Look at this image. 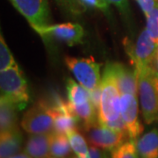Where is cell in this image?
Returning <instances> with one entry per match:
<instances>
[{"label": "cell", "instance_id": "obj_1", "mask_svg": "<svg viewBox=\"0 0 158 158\" xmlns=\"http://www.w3.org/2000/svg\"><path fill=\"white\" fill-rule=\"evenodd\" d=\"M98 123L114 130L126 132L121 118V94L112 69L106 64L101 80V98L98 110Z\"/></svg>", "mask_w": 158, "mask_h": 158}, {"label": "cell", "instance_id": "obj_2", "mask_svg": "<svg viewBox=\"0 0 158 158\" xmlns=\"http://www.w3.org/2000/svg\"><path fill=\"white\" fill-rule=\"evenodd\" d=\"M142 117L147 125L158 122V70L152 65L135 69Z\"/></svg>", "mask_w": 158, "mask_h": 158}, {"label": "cell", "instance_id": "obj_3", "mask_svg": "<svg viewBox=\"0 0 158 158\" xmlns=\"http://www.w3.org/2000/svg\"><path fill=\"white\" fill-rule=\"evenodd\" d=\"M0 90L1 99L11 102L19 111L26 107L30 100L28 85L18 64L1 71Z\"/></svg>", "mask_w": 158, "mask_h": 158}, {"label": "cell", "instance_id": "obj_4", "mask_svg": "<svg viewBox=\"0 0 158 158\" xmlns=\"http://www.w3.org/2000/svg\"><path fill=\"white\" fill-rule=\"evenodd\" d=\"M56 111L45 100H40L23 115L21 127L29 135L54 132Z\"/></svg>", "mask_w": 158, "mask_h": 158}, {"label": "cell", "instance_id": "obj_5", "mask_svg": "<svg viewBox=\"0 0 158 158\" xmlns=\"http://www.w3.org/2000/svg\"><path fill=\"white\" fill-rule=\"evenodd\" d=\"M65 62L74 77L85 89L91 91L101 85V64L97 62L93 57L77 58L67 56Z\"/></svg>", "mask_w": 158, "mask_h": 158}, {"label": "cell", "instance_id": "obj_6", "mask_svg": "<svg viewBox=\"0 0 158 158\" xmlns=\"http://www.w3.org/2000/svg\"><path fill=\"white\" fill-rule=\"evenodd\" d=\"M37 33L49 26L50 11L48 0H10Z\"/></svg>", "mask_w": 158, "mask_h": 158}, {"label": "cell", "instance_id": "obj_7", "mask_svg": "<svg viewBox=\"0 0 158 158\" xmlns=\"http://www.w3.org/2000/svg\"><path fill=\"white\" fill-rule=\"evenodd\" d=\"M87 139L90 145L113 152L120 146L128 137L126 132L114 130L98 122L85 129Z\"/></svg>", "mask_w": 158, "mask_h": 158}, {"label": "cell", "instance_id": "obj_8", "mask_svg": "<svg viewBox=\"0 0 158 158\" xmlns=\"http://www.w3.org/2000/svg\"><path fill=\"white\" fill-rule=\"evenodd\" d=\"M132 63L135 66V69L152 65L154 60L158 52V43L148 34L147 30H143L139 35L137 42L135 47L128 44L126 48Z\"/></svg>", "mask_w": 158, "mask_h": 158}, {"label": "cell", "instance_id": "obj_9", "mask_svg": "<svg viewBox=\"0 0 158 158\" xmlns=\"http://www.w3.org/2000/svg\"><path fill=\"white\" fill-rule=\"evenodd\" d=\"M38 34L45 40H55L68 46H74L82 42L85 31L82 26L77 23H62L57 25H49Z\"/></svg>", "mask_w": 158, "mask_h": 158}, {"label": "cell", "instance_id": "obj_10", "mask_svg": "<svg viewBox=\"0 0 158 158\" xmlns=\"http://www.w3.org/2000/svg\"><path fill=\"white\" fill-rule=\"evenodd\" d=\"M121 118L128 138L136 141L143 131L139 118V106L136 95L131 93L121 94Z\"/></svg>", "mask_w": 158, "mask_h": 158}, {"label": "cell", "instance_id": "obj_11", "mask_svg": "<svg viewBox=\"0 0 158 158\" xmlns=\"http://www.w3.org/2000/svg\"><path fill=\"white\" fill-rule=\"evenodd\" d=\"M108 66L112 69L116 79L120 94H138V77L135 69L126 67L118 62H110Z\"/></svg>", "mask_w": 158, "mask_h": 158}, {"label": "cell", "instance_id": "obj_12", "mask_svg": "<svg viewBox=\"0 0 158 158\" xmlns=\"http://www.w3.org/2000/svg\"><path fill=\"white\" fill-rule=\"evenodd\" d=\"M52 133L29 135L24 151L32 158H50V144Z\"/></svg>", "mask_w": 158, "mask_h": 158}, {"label": "cell", "instance_id": "obj_13", "mask_svg": "<svg viewBox=\"0 0 158 158\" xmlns=\"http://www.w3.org/2000/svg\"><path fill=\"white\" fill-rule=\"evenodd\" d=\"M23 141V135L19 127L2 132L0 136V158H8L20 152Z\"/></svg>", "mask_w": 158, "mask_h": 158}, {"label": "cell", "instance_id": "obj_14", "mask_svg": "<svg viewBox=\"0 0 158 158\" xmlns=\"http://www.w3.org/2000/svg\"><path fill=\"white\" fill-rule=\"evenodd\" d=\"M135 143L140 158H158V128L141 135Z\"/></svg>", "mask_w": 158, "mask_h": 158}, {"label": "cell", "instance_id": "obj_15", "mask_svg": "<svg viewBox=\"0 0 158 158\" xmlns=\"http://www.w3.org/2000/svg\"><path fill=\"white\" fill-rule=\"evenodd\" d=\"M70 112L83 123L84 128H88L98 123V111L91 101H87L79 105L69 103Z\"/></svg>", "mask_w": 158, "mask_h": 158}, {"label": "cell", "instance_id": "obj_16", "mask_svg": "<svg viewBox=\"0 0 158 158\" xmlns=\"http://www.w3.org/2000/svg\"><path fill=\"white\" fill-rule=\"evenodd\" d=\"M19 109L11 102L1 99L0 102V130L10 131L19 127L18 112Z\"/></svg>", "mask_w": 158, "mask_h": 158}, {"label": "cell", "instance_id": "obj_17", "mask_svg": "<svg viewBox=\"0 0 158 158\" xmlns=\"http://www.w3.org/2000/svg\"><path fill=\"white\" fill-rule=\"evenodd\" d=\"M72 148L67 135L53 132L50 144V158H72Z\"/></svg>", "mask_w": 158, "mask_h": 158}, {"label": "cell", "instance_id": "obj_18", "mask_svg": "<svg viewBox=\"0 0 158 158\" xmlns=\"http://www.w3.org/2000/svg\"><path fill=\"white\" fill-rule=\"evenodd\" d=\"M78 122L79 119L70 112L69 107L63 111H56L54 131L59 134L67 135L69 131L77 127Z\"/></svg>", "mask_w": 158, "mask_h": 158}, {"label": "cell", "instance_id": "obj_19", "mask_svg": "<svg viewBox=\"0 0 158 158\" xmlns=\"http://www.w3.org/2000/svg\"><path fill=\"white\" fill-rule=\"evenodd\" d=\"M66 90L68 102L70 104L79 105L90 100V91L71 78H67L66 80Z\"/></svg>", "mask_w": 158, "mask_h": 158}, {"label": "cell", "instance_id": "obj_20", "mask_svg": "<svg viewBox=\"0 0 158 158\" xmlns=\"http://www.w3.org/2000/svg\"><path fill=\"white\" fill-rule=\"evenodd\" d=\"M67 136L75 156L80 158L90 157L89 145L87 144L85 136L79 132L77 128L69 131Z\"/></svg>", "mask_w": 158, "mask_h": 158}, {"label": "cell", "instance_id": "obj_21", "mask_svg": "<svg viewBox=\"0 0 158 158\" xmlns=\"http://www.w3.org/2000/svg\"><path fill=\"white\" fill-rule=\"evenodd\" d=\"M112 154V158H140L135 140L129 139L115 148Z\"/></svg>", "mask_w": 158, "mask_h": 158}, {"label": "cell", "instance_id": "obj_22", "mask_svg": "<svg viewBox=\"0 0 158 158\" xmlns=\"http://www.w3.org/2000/svg\"><path fill=\"white\" fill-rule=\"evenodd\" d=\"M17 65L11 51L6 45V40L1 34L0 38V70H5Z\"/></svg>", "mask_w": 158, "mask_h": 158}, {"label": "cell", "instance_id": "obj_23", "mask_svg": "<svg viewBox=\"0 0 158 158\" xmlns=\"http://www.w3.org/2000/svg\"><path fill=\"white\" fill-rule=\"evenodd\" d=\"M146 30L149 36L158 43V5L147 16Z\"/></svg>", "mask_w": 158, "mask_h": 158}, {"label": "cell", "instance_id": "obj_24", "mask_svg": "<svg viewBox=\"0 0 158 158\" xmlns=\"http://www.w3.org/2000/svg\"><path fill=\"white\" fill-rule=\"evenodd\" d=\"M84 9L85 8H92L98 9L104 12L109 11V4L105 0H77Z\"/></svg>", "mask_w": 158, "mask_h": 158}, {"label": "cell", "instance_id": "obj_25", "mask_svg": "<svg viewBox=\"0 0 158 158\" xmlns=\"http://www.w3.org/2000/svg\"><path fill=\"white\" fill-rule=\"evenodd\" d=\"M56 1L60 6L66 8V10H68L74 14L80 13L82 11V9H84L77 0H56Z\"/></svg>", "mask_w": 158, "mask_h": 158}, {"label": "cell", "instance_id": "obj_26", "mask_svg": "<svg viewBox=\"0 0 158 158\" xmlns=\"http://www.w3.org/2000/svg\"><path fill=\"white\" fill-rule=\"evenodd\" d=\"M89 151L90 158H112L111 152L90 144L89 145Z\"/></svg>", "mask_w": 158, "mask_h": 158}, {"label": "cell", "instance_id": "obj_27", "mask_svg": "<svg viewBox=\"0 0 158 158\" xmlns=\"http://www.w3.org/2000/svg\"><path fill=\"white\" fill-rule=\"evenodd\" d=\"M136 1L138 2L141 11L145 14V16L150 13L158 5V0H136Z\"/></svg>", "mask_w": 158, "mask_h": 158}, {"label": "cell", "instance_id": "obj_28", "mask_svg": "<svg viewBox=\"0 0 158 158\" xmlns=\"http://www.w3.org/2000/svg\"><path fill=\"white\" fill-rule=\"evenodd\" d=\"M108 4H113L118 8L122 13H128L129 12V5L127 0H105Z\"/></svg>", "mask_w": 158, "mask_h": 158}, {"label": "cell", "instance_id": "obj_29", "mask_svg": "<svg viewBox=\"0 0 158 158\" xmlns=\"http://www.w3.org/2000/svg\"><path fill=\"white\" fill-rule=\"evenodd\" d=\"M90 101L93 104V106L96 107L97 111L99 108V104H100V98H101V85L96 88L95 90L90 91Z\"/></svg>", "mask_w": 158, "mask_h": 158}, {"label": "cell", "instance_id": "obj_30", "mask_svg": "<svg viewBox=\"0 0 158 158\" xmlns=\"http://www.w3.org/2000/svg\"><path fill=\"white\" fill-rule=\"evenodd\" d=\"M8 158H32V157H31V156H29L24 151V152L18 153V154H16V155H14V156H10V157H8Z\"/></svg>", "mask_w": 158, "mask_h": 158}, {"label": "cell", "instance_id": "obj_31", "mask_svg": "<svg viewBox=\"0 0 158 158\" xmlns=\"http://www.w3.org/2000/svg\"><path fill=\"white\" fill-rule=\"evenodd\" d=\"M156 67L158 69V52H157V55H156Z\"/></svg>", "mask_w": 158, "mask_h": 158}, {"label": "cell", "instance_id": "obj_32", "mask_svg": "<svg viewBox=\"0 0 158 158\" xmlns=\"http://www.w3.org/2000/svg\"><path fill=\"white\" fill-rule=\"evenodd\" d=\"M72 158H80V157H78V156H75V155H74V156ZM88 158H90V157H88Z\"/></svg>", "mask_w": 158, "mask_h": 158}]
</instances>
